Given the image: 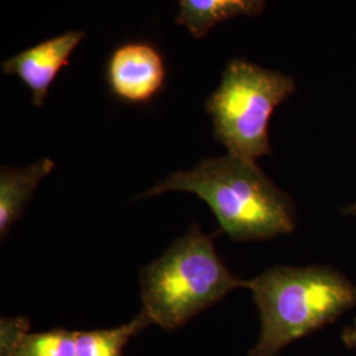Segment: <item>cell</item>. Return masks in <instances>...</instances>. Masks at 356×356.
Returning <instances> with one entry per match:
<instances>
[{
    "label": "cell",
    "instance_id": "obj_1",
    "mask_svg": "<svg viewBox=\"0 0 356 356\" xmlns=\"http://www.w3.org/2000/svg\"><path fill=\"white\" fill-rule=\"evenodd\" d=\"M165 191L198 195L213 210L220 231L236 242L272 239L292 234L296 227L292 198L254 161L231 154L204 159L191 170L173 173L144 197Z\"/></svg>",
    "mask_w": 356,
    "mask_h": 356
},
{
    "label": "cell",
    "instance_id": "obj_2",
    "mask_svg": "<svg viewBox=\"0 0 356 356\" xmlns=\"http://www.w3.org/2000/svg\"><path fill=\"white\" fill-rule=\"evenodd\" d=\"M261 331L248 356H276L356 305V285L330 267H275L245 281Z\"/></svg>",
    "mask_w": 356,
    "mask_h": 356
},
{
    "label": "cell",
    "instance_id": "obj_3",
    "mask_svg": "<svg viewBox=\"0 0 356 356\" xmlns=\"http://www.w3.org/2000/svg\"><path fill=\"white\" fill-rule=\"evenodd\" d=\"M213 238L194 225L141 270L143 310L152 323L166 331L177 330L231 291L245 285L223 264Z\"/></svg>",
    "mask_w": 356,
    "mask_h": 356
},
{
    "label": "cell",
    "instance_id": "obj_4",
    "mask_svg": "<svg viewBox=\"0 0 356 356\" xmlns=\"http://www.w3.org/2000/svg\"><path fill=\"white\" fill-rule=\"evenodd\" d=\"M294 89L289 76L243 60L231 61L219 88L204 104L213 119L216 140L229 154L247 161L270 154V116Z\"/></svg>",
    "mask_w": 356,
    "mask_h": 356
},
{
    "label": "cell",
    "instance_id": "obj_5",
    "mask_svg": "<svg viewBox=\"0 0 356 356\" xmlns=\"http://www.w3.org/2000/svg\"><path fill=\"white\" fill-rule=\"evenodd\" d=\"M106 76L115 98L144 104L151 102L164 88L165 63L163 54L152 44L131 41L111 53Z\"/></svg>",
    "mask_w": 356,
    "mask_h": 356
},
{
    "label": "cell",
    "instance_id": "obj_6",
    "mask_svg": "<svg viewBox=\"0 0 356 356\" xmlns=\"http://www.w3.org/2000/svg\"><path fill=\"white\" fill-rule=\"evenodd\" d=\"M86 38L85 31H67L44 40L3 63L7 76H16L32 92V101L41 107L60 70L69 64L76 47Z\"/></svg>",
    "mask_w": 356,
    "mask_h": 356
},
{
    "label": "cell",
    "instance_id": "obj_7",
    "mask_svg": "<svg viewBox=\"0 0 356 356\" xmlns=\"http://www.w3.org/2000/svg\"><path fill=\"white\" fill-rule=\"evenodd\" d=\"M23 317L0 319V356H76V331L31 332Z\"/></svg>",
    "mask_w": 356,
    "mask_h": 356
},
{
    "label": "cell",
    "instance_id": "obj_8",
    "mask_svg": "<svg viewBox=\"0 0 356 356\" xmlns=\"http://www.w3.org/2000/svg\"><path fill=\"white\" fill-rule=\"evenodd\" d=\"M54 168L49 159L31 165L13 169L3 166L0 172V234L4 238L13 223L22 216L41 179Z\"/></svg>",
    "mask_w": 356,
    "mask_h": 356
},
{
    "label": "cell",
    "instance_id": "obj_9",
    "mask_svg": "<svg viewBox=\"0 0 356 356\" xmlns=\"http://www.w3.org/2000/svg\"><path fill=\"white\" fill-rule=\"evenodd\" d=\"M266 0H179L176 23L185 26L193 38H202L235 16H256L264 10Z\"/></svg>",
    "mask_w": 356,
    "mask_h": 356
},
{
    "label": "cell",
    "instance_id": "obj_10",
    "mask_svg": "<svg viewBox=\"0 0 356 356\" xmlns=\"http://www.w3.org/2000/svg\"><path fill=\"white\" fill-rule=\"evenodd\" d=\"M151 323L147 313L141 310L138 317L119 327L76 331V356H123L129 339Z\"/></svg>",
    "mask_w": 356,
    "mask_h": 356
},
{
    "label": "cell",
    "instance_id": "obj_11",
    "mask_svg": "<svg viewBox=\"0 0 356 356\" xmlns=\"http://www.w3.org/2000/svg\"><path fill=\"white\" fill-rule=\"evenodd\" d=\"M342 342L348 348H356V319L353 327H347L342 332Z\"/></svg>",
    "mask_w": 356,
    "mask_h": 356
},
{
    "label": "cell",
    "instance_id": "obj_12",
    "mask_svg": "<svg viewBox=\"0 0 356 356\" xmlns=\"http://www.w3.org/2000/svg\"><path fill=\"white\" fill-rule=\"evenodd\" d=\"M344 214H347V216H356V202L354 204H351L350 207H347L344 210Z\"/></svg>",
    "mask_w": 356,
    "mask_h": 356
}]
</instances>
